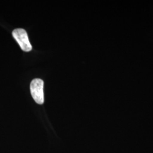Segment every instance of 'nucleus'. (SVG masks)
I'll list each match as a JSON object with an SVG mask.
<instances>
[{
  "label": "nucleus",
  "instance_id": "2",
  "mask_svg": "<svg viewBox=\"0 0 153 153\" xmlns=\"http://www.w3.org/2000/svg\"><path fill=\"white\" fill-rule=\"evenodd\" d=\"M12 34L23 51L30 52L31 51L32 45L30 43L27 33L25 30L23 28H16L13 30Z\"/></svg>",
  "mask_w": 153,
  "mask_h": 153
},
{
  "label": "nucleus",
  "instance_id": "1",
  "mask_svg": "<svg viewBox=\"0 0 153 153\" xmlns=\"http://www.w3.org/2000/svg\"><path fill=\"white\" fill-rule=\"evenodd\" d=\"M44 82L42 79L36 78L31 82L30 91L33 100L36 103H44Z\"/></svg>",
  "mask_w": 153,
  "mask_h": 153
}]
</instances>
